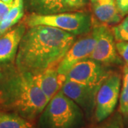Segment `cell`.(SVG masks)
Listing matches in <instances>:
<instances>
[{"label":"cell","mask_w":128,"mask_h":128,"mask_svg":"<svg viewBox=\"0 0 128 128\" xmlns=\"http://www.w3.org/2000/svg\"><path fill=\"white\" fill-rule=\"evenodd\" d=\"M116 48L124 64L128 66V41L116 42Z\"/></svg>","instance_id":"ffe728a7"},{"label":"cell","mask_w":128,"mask_h":128,"mask_svg":"<svg viewBox=\"0 0 128 128\" xmlns=\"http://www.w3.org/2000/svg\"><path fill=\"white\" fill-rule=\"evenodd\" d=\"M117 41H128V16L112 28Z\"/></svg>","instance_id":"ac0fdd59"},{"label":"cell","mask_w":128,"mask_h":128,"mask_svg":"<svg viewBox=\"0 0 128 128\" xmlns=\"http://www.w3.org/2000/svg\"><path fill=\"white\" fill-rule=\"evenodd\" d=\"M48 101L32 74L18 70L14 63L0 66V108L33 122Z\"/></svg>","instance_id":"7a4b0ae2"},{"label":"cell","mask_w":128,"mask_h":128,"mask_svg":"<svg viewBox=\"0 0 128 128\" xmlns=\"http://www.w3.org/2000/svg\"><path fill=\"white\" fill-rule=\"evenodd\" d=\"M77 36L60 28L38 25L27 27L15 58L16 67L36 76L57 67Z\"/></svg>","instance_id":"6da1fadb"},{"label":"cell","mask_w":128,"mask_h":128,"mask_svg":"<svg viewBox=\"0 0 128 128\" xmlns=\"http://www.w3.org/2000/svg\"><path fill=\"white\" fill-rule=\"evenodd\" d=\"M66 7L69 12L78 11L88 4V0H63Z\"/></svg>","instance_id":"d6986e66"},{"label":"cell","mask_w":128,"mask_h":128,"mask_svg":"<svg viewBox=\"0 0 128 128\" xmlns=\"http://www.w3.org/2000/svg\"><path fill=\"white\" fill-rule=\"evenodd\" d=\"M96 44L95 34L91 32L74 42L57 66V72L65 79V76L75 64L90 58Z\"/></svg>","instance_id":"ba28073f"},{"label":"cell","mask_w":128,"mask_h":128,"mask_svg":"<svg viewBox=\"0 0 128 128\" xmlns=\"http://www.w3.org/2000/svg\"><path fill=\"white\" fill-rule=\"evenodd\" d=\"M99 88L64 80L60 90L82 109L86 118L90 119L94 115L96 96Z\"/></svg>","instance_id":"9c48e42d"},{"label":"cell","mask_w":128,"mask_h":128,"mask_svg":"<svg viewBox=\"0 0 128 128\" xmlns=\"http://www.w3.org/2000/svg\"><path fill=\"white\" fill-rule=\"evenodd\" d=\"M91 128H124L122 115L118 111L114 112L108 119Z\"/></svg>","instance_id":"e0dca14e"},{"label":"cell","mask_w":128,"mask_h":128,"mask_svg":"<svg viewBox=\"0 0 128 128\" xmlns=\"http://www.w3.org/2000/svg\"><path fill=\"white\" fill-rule=\"evenodd\" d=\"M24 0L13 1L8 14L0 23V36L18 23L24 16Z\"/></svg>","instance_id":"5bb4252c"},{"label":"cell","mask_w":128,"mask_h":128,"mask_svg":"<svg viewBox=\"0 0 128 128\" xmlns=\"http://www.w3.org/2000/svg\"><path fill=\"white\" fill-rule=\"evenodd\" d=\"M27 26L23 22L0 36V66L14 63L18 46Z\"/></svg>","instance_id":"30bf717a"},{"label":"cell","mask_w":128,"mask_h":128,"mask_svg":"<svg viewBox=\"0 0 128 128\" xmlns=\"http://www.w3.org/2000/svg\"><path fill=\"white\" fill-rule=\"evenodd\" d=\"M92 31L95 34L96 44L90 58L108 66H120L124 64L116 48L114 34L106 24H95Z\"/></svg>","instance_id":"8992f818"},{"label":"cell","mask_w":128,"mask_h":128,"mask_svg":"<svg viewBox=\"0 0 128 128\" xmlns=\"http://www.w3.org/2000/svg\"><path fill=\"white\" fill-rule=\"evenodd\" d=\"M24 5L30 14L47 15L69 12L63 0H24Z\"/></svg>","instance_id":"4fadbf2b"},{"label":"cell","mask_w":128,"mask_h":128,"mask_svg":"<svg viewBox=\"0 0 128 128\" xmlns=\"http://www.w3.org/2000/svg\"><path fill=\"white\" fill-rule=\"evenodd\" d=\"M94 16L101 24L116 25L121 22L116 0H90Z\"/></svg>","instance_id":"8fae6325"},{"label":"cell","mask_w":128,"mask_h":128,"mask_svg":"<svg viewBox=\"0 0 128 128\" xmlns=\"http://www.w3.org/2000/svg\"><path fill=\"white\" fill-rule=\"evenodd\" d=\"M27 27L38 25L58 28L76 36L86 35L92 28V15L88 12L73 11L47 15L30 14L24 19Z\"/></svg>","instance_id":"277c9868"},{"label":"cell","mask_w":128,"mask_h":128,"mask_svg":"<svg viewBox=\"0 0 128 128\" xmlns=\"http://www.w3.org/2000/svg\"><path fill=\"white\" fill-rule=\"evenodd\" d=\"M4 2H5L6 4H12V2H13V1L14 0H2Z\"/></svg>","instance_id":"603a6c76"},{"label":"cell","mask_w":128,"mask_h":128,"mask_svg":"<svg viewBox=\"0 0 128 128\" xmlns=\"http://www.w3.org/2000/svg\"><path fill=\"white\" fill-rule=\"evenodd\" d=\"M122 76L113 71L99 88L96 96L94 120L100 123L113 114L119 100Z\"/></svg>","instance_id":"5b68a950"},{"label":"cell","mask_w":128,"mask_h":128,"mask_svg":"<svg viewBox=\"0 0 128 128\" xmlns=\"http://www.w3.org/2000/svg\"><path fill=\"white\" fill-rule=\"evenodd\" d=\"M38 87L48 100L55 96L62 86V78L57 72L56 67L46 70L41 73L34 76Z\"/></svg>","instance_id":"7c38bea8"},{"label":"cell","mask_w":128,"mask_h":128,"mask_svg":"<svg viewBox=\"0 0 128 128\" xmlns=\"http://www.w3.org/2000/svg\"><path fill=\"white\" fill-rule=\"evenodd\" d=\"M119 102V112L123 120L124 128H128V66H127L123 68Z\"/></svg>","instance_id":"2e32d148"},{"label":"cell","mask_w":128,"mask_h":128,"mask_svg":"<svg viewBox=\"0 0 128 128\" xmlns=\"http://www.w3.org/2000/svg\"><path fill=\"white\" fill-rule=\"evenodd\" d=\"M0 128H36L32 122L16 113L0 110Z\"/></svg>","instance_id":"9a60e30c"},{"label":"cell","mask_w":128,"mask_h":128,"mask_svg":"<svg viewBox=\"0 0 128 128\" xmlns=\"http://www.w3.org/2000/svg\"><path fill=\"white\" fill-rule=\"evenodd\" d=\"M11 5L7 4L2 0H0V23L4 19L6 16L8 14Z\"/></svg>","instance_id":"7402d4cb"},{"label":"cell","mask_w":128,"mask_h":128,"mask_svg":"<svg viewBox=\"0 0 128 128\" xmlns=\"http://www.w3.org/2000/svg\"><path fill=\"white\" fill-rule=\"evenodd\" d=\"M85 114L60 89L38 117V128H82Z\"/></svg>","instance_id":"3957f363"},{"label":"cell","mask_w":128,"mask_h":128,"mask_svg":"<svg viewBox=\"0 0 128 128\" xmlns=\"http://www.w3.org/2000/svg\"><path fill=\"white\" fill-rule=\"evenodd\" d=\"M112 72L113 70L110 66L88 58L75 64L65 76L64 80L100 88Z\"/></svg>","instance_id":"52a82bcc"},{"label":"cell","mask_w":128,"mask_h":128,"mask_svg":"<svg viewBox=\"0 0 128 128\" xmlns=\"http://www.w3.org/2000/svg\"><path fill=\"white\" fill-rule=\"evenodd\" d=\"M116 5L121 16L128 14V0H116Z\"/></svg>","instance_id":"44dd1931"}]
</instances>
